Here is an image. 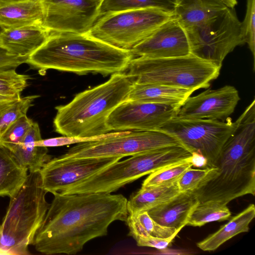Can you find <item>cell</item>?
Returning a JSON list of instances; mask_svg holds the SVG:
<instances>
[{
  "label": "cell",
  "mask_w": 255,
  "mask_h": 255,
  "mask_svg": "<svg viewBox=\"0 0 255 255\" xmlns=\"http://www.w3.org/2000/svg\"><path fill=\"white\" fill-rule=\"evenodd\" d=\"M28 170L0 144V197L12 196L24 182Z\"/></svg>",
  "instance_id": "cell-25"
},
{
  "label": "cell",
  "mask_w": 255,
  "mask_h": 255,
  "mask_svg": "<svg viewBox=\"0 0 255 255\" xmlns=\"http://www.w3.org/2000/svg\"><path fill=\"white\" fill-rule=\"evenodd\" d=\"M97 1H98V2L101 3V2L103 1V0H96Z\"/></svg>",
  "instance_id": "cell-42"
},
{
  "label": "cell",
  "mask_w": 255,
  "mask_h": 255,
  "mask_svg": "<svg viewBox=\"0 0 255 255\" xmlns=\"http://www.w3.org/2000/svg\"><path fill=\"white\" fill-rule=\"evenodd\" d=\"M174 16L173 13L153 8L111 13L100 16L87 34L117 48L130 51Z\"/></svg>",
  "instance_id": "cell-8"
},
{
  "label": "cell",
  "mask_w": 255,
  "mask_h": 255,
  "mask_svg": "<svg viewBox=\"0 0 255 255\" xmlns=\"http://www.w3.org/2000/svg\"><path fill=\"white\" fill-rule=\"evenodd\" d=\"M33 124L32 120L26 115L20 117L0 136V144L12 152L22 141Z\"/></svg>",
  "instance_id": "cell-30"
},
{
  "label": "cell",
  "mask_w": 255,
  "mask_h": 255,
  "mask_svg": "<svg viewBox=\"0 0 255 255\" xmlns=\"http://www.w3.org/2000/svg\"><path fill=\"white\" fill-rule=\"evenodd\" d=\"M42 25L50 32L86 34L100 17L101 3L96 0H39Z\"/></svg>",
  "instance_id": "cell-12"
},
{
  "label": "cell",
  "mask_w": 255,
  "mask_h": 255,
  "mask_svg": "<svg viewBox=\"0 0 255 255\" xmlns=\"http://www.w3.org/2000/svg\"><path fill=\"white\" fill-rule=\"evenodd\" d=\"M126 131L127 130L108 132L104 134L91 137H76L63 136L44 139H41L37 141L35 144L36 146L46 147L60 146L74 143L100 140L108 137L123 134L125 133Z\"/></svg>",
  "instance_id": "cell-34"
},
{
  "label": "cell",
  "mask_w": 255,
  "mask_h": 255,
  "mask_svg": "<svg viewBox=\"0 0 255 255\" xmlns=\"http://www.w3.org/2000/svg\"><path fill=\"white\" fill-rule=\"evenodd\" d=\"M28 58L11 55L0 47V71L16 70L20 65L26 63Z\"/></svg>",
  "instance_id": "cell-37"
},
{
  "label": "cell",
  "mask_w": 255,
  "mask_h": 255,
  "mask_svg": "<svg viewBox=\"0 0 255 255\" xmlns=\"http://www.w3.org/2000/svg\"><path fill=\"white\" fill-rule=\"evenodd\" d=\"M192 158L166 166L149 174L143 181L141 186H154L177 180L186 171L193 166Z\"/></svg>",
  "instance_id": "cell-29"
},
{
  "label": "cell",
  "mask_w": 255,
  "mask_h": 255,
  "mask_svg": "<svg viewBox=\"0 0 255 255\" xmlns=\"http://www.w3.org/2000/svg\"><path fill=\"white\" fill-rule=\"evenodd\" d=\"M182 145L162 147L130 156L78 181L58 192L62 194L115 192L138 178L166 166L191 158Z\"/></svg>",
  "instance_id": "cell-6"
},
{
  "label": "cell",
  "mask_w": 255,
  "mask_h": 255,
  "mask_svg": "<svg viewBox=\"0 0 255 255\" xmlns=\"http://www.w3.org/2000/svg\"><path fill=\"white\" fill-rule=\"evenodd\" d=\"M175 145H182L175 137L161 130H127L120 135L77 143L64 154L55 158L58 160L112 157L123 158Z\"/></svg>",
  "instance_id": "cell-11"
},
{
  "label": "cell",
  "mask_w": 255,
  "mask_h": 255,
  "mask_svg": "<svg viewBox=\"0 0 255 255\" xmlns=\"http://www.w3.org/2000/svg\"><path fill=\"white\" fill-rule=\"evenodd\" d=\"M30 78L28 75L17 73L16 70L0 71V96H20L28 86Z\"/></svg>",
  "instance_id": "cell-31"
},
{
  "label": "cell",
  "mask_w": 255,
  "mask_h": 255,
  "mask_svg": "<svg viewBox=\"0 0 255 255\" xmlns=\"http://www.w3.org/2000/svg\"><path fill=\"white\" fill-rule=\"evenodd\" d=\"M153 8L174 14L173 0H103L100 17L106 14L119 11Z\"/></svg>",
  "instance_id": "cell-27"
},
{
  "label": "cell",
  "mask_w": 255,
  "mask_h": 255,
  "mask_svg": "<svg viewBox=\"0 0 255 255\" xmlns=\"http://www.w3.org/2000/svg\"><path fill=\"white\" fill-rule=\"evenodd\" d=\"M174 14L183 27L199 23L226 8L222 0H173Z\"/></svg>",
  "instance_id": "cell-22"
},
{
  "label": "cell",
  "mask_w": 255,
  "mask_h": 255,
  "mask_svg": "<svg viewBox=\"0 0 255 255\" xmlns=\"http://www.w3.org/2000/svg\"><path fill=\"white\" fill-rule=\"evenodd\" d=\"M44 18L39 0L0 1V24L5 28L41 24Z\"/></svg>",
  "instance_id": "cell-19"
},
{
  "label": "cell",
  "mask_w": 255,
  "mask_h": 255,
  "mask_svg": "<svg viewBox=\"0 0 255 255\" xmlns=\"http://www.w3.org/2000/svg\"><path fill=\"white\" fill-rule=\"evenodd\" d=\"M39 95H30L20 98L0 117V136L7 128L20 117L26 115L34 100Z\"/></svg>",
  "instance_id": "cell-32"
},
{
  "label": "cell",
  "mask_w": 255,
  "mask_h": 255,
  "mask_svg": "<svg viewBox=\"0 0 255 255\" xmlns=\"http://www.w3.org/2000/svg\"><path fill=\"white\" fill-rule=\"evenodd\" d=\"M194 92L188 89L158 84L132 83L127 100L180 107Z\"/></svg>",
  "instance_id": "cell-20"
},
{
  "label": "cell",
  "mask_w": 255,
  "mask_h": 255,
  "mask_svg": "<svg viewBox=\"0 0 255 255\" xmlns=\"http://www.w3.org/2000/svg\"><path fill=\"white\" fill-rule=\"evenodd\" d=\"M241 115L235 121L194 119L177 116L164 124L159 130L175 137L192 154L197 153L212 167L226 141L238 127Z\"/></svg>",
  "instance_id": "cell-10"
},
{
  "label": "cell",
  "mask_w": 255,
  "mask_h": 255,
  "mask_svg": "<svg viewBox=\"0 0 255 255\" xmlns=\"http://www.w3.org/2000/svg\"><path fill=\"white\" fill-rule=\"evenodd\" d=\"M184 28L191 53L220 68L228 54L246 44L235 8L227 7L213 17Z\"/></svg>",
  "instance_id": "cell-9"
},
{
  "label": "cell",
  "mask_w": 255,
  "mask_h": 255,
  "mask_svg": "<svg viewBox=\"0 0 255 255\" xmlns=\"http://www.w3.org/2000/svg\"><path fill=\"white\" fill-rule=\"evenodd\" d=\"M180 193L177 180L157 185L142 187L127 202L128 215H134L162 204Z\"/></svg>",
  "instance_id": "cell-21"
},
{
  "label": "cell",
  "mask_w": 255,
  "mask_h": 255,
  "mask_svg": "<svg viewBox=\"0 0 255 255\" xmlns=\"http://www.w3.org/2000/svg\"><path fill=\"white\" fill-rule=\"evenodd\" d=\"M134 57L88 34L50 32L45 43L29 56L26 63L41 73L48 69L83 75L123 72Z\"/></svg>",
  "instance_id": "cell-3"
},
{
  "label": "cell",
  "mask_w": 255,
  "mask_h": 255,
  "mask_svg": "<svg viewBox=\"0 0 255 255\" xmlns=\"http://www.w3.org/2000/svg\"><path fill=\"white\" fill-rule=\"evenodd\" d=\"M40 170L28 171L23 185L11 197L0 228V248L10 255H26L33 244L50 204Z\"/></svg>",
  "instance_id": "cell-5"
},
{
  "label": "cell",
  "mask_w": 255,
  "mask_h": 255,
  "mask_svg": "<svg viewBox=\"0 0 255 255\" xmlns=\"http://www.w3.org/2000/svg\"><path fill=\"white\" fill-rule=\"evenodd\" d=\"M41 139L39 125L33 122L22 141L12 151L16 159L29 171L40 170L51 159L47 147L36 145V142Z\"/></svg>",
  "instance_id": "cell-24"
},
{
  "label": "cell",
  "mask_w": 255,
  "mask_h": 255,
  "mask_svg": "<svg viewBox=\"0 0 255 255\" xmlns=\"http://www.w3.org/2000/svg\"><path fill=\"white\" fill-rule=\"evenodd\" d=\"M242 33L251 51L254 59L255 69V0H247V9L244 20L241 22Z\"/></svg>",
  "instance_id": "cell-33"
},
{
  "label": "cell",
  "mask_w": 255,
  "mask_h": 255,
  "mask_svg": "<svg viewBox=\"0 0 255 255\" xmlns=\"http://www.w3.org/2000/svg\"><path fill=\"white\" fill-rule=\"evenodd\" d=\"M6 0H0V1Z\"/></svg>",
  "instance_id": "cell-43"
},
{
  "label": "cell",
  "mask_w": 255,
  "mask_h": 255,
  "mask_svg": "<svg viewBox=\"0 0 255 255\" xmlns=\"http://www.w3.org/2000/svg\"><path fill=\"white\" fill-rule=\"evenodd\" d=\"M240 100L238 90L232 86L208 89L189 97L180 107L177 117L224 121L233 113Z\"/></svg>",
  "instance_id": "cell-15"
},
{
  "label": "cell",
  "mask_w": 255,
  "mask_h": 255,
  "mask_svg": "<svg viewBox=\"0 0 255 255\" xmlns=\"http://www.w3.org/2000/svg\"><path fill=\"white\" fill-rule=\"evenodd\" d=\"M223 145L212 167L192 192L199 202L227 205L248 194L255 195V100Z\"/></svg>",
  "instance_id": "cell-2"
},
{
  "label": "cell",
  "mask_w": 255,
  "mask_h": 255,
  "mask_svg": "<svg viewBox=\"0 0 255 255\" xmlns=\"http://www.w3.org/2000/svg\"><path fill=\"white\" fill-rule=\"evenodd\" d=\"M180 108L127 100L112 112L107 125L110 131L159 130L166 122L177 116Z\"/></svg>",
  "instance_id": "cell-13"
},
{
  "label": "cell",
  "mask_w": 255,
  "mask_h": 255,
  "mask_svg": "<svg viewBox=\"0 0 255 255\" xmlns=\"http://www.w3.org/2000/svg\"><path fill=\"white\" fill-rule=\"evenodd\" d=\"M220 68L192 54L163 58L133 57L123 71L132 83H154L188 89H206Z\"/></svg>",
  "instance_id": "cell-7"
},
{
  "label": "cell",
  "mask_w": 255,
  "mask_h": 255,
  "mask_svg": "<svg viewBox=\"0 0 255 255\" xmlns=\"http://www.w3.org/2000/svg\"><path fill=\"white\" fill-rule=\"evenodd\" d=\"M126 222L129 229L128 235L132 238L135 236H152L167 238L177 231L181 230L158 224L150 217L147 211L128 215Z\"/></svg>",
  "instance_id": "cell-26"
},
{
  "label": "cell",
  "mask_w": 255,
  "mask_h": 255,
  "mask_svg": "<svg viewBox=\"0 0 255 255\" xmlns=\"http://www.w3.org/2000/svg\"><path fill=\"white\" fill-rule=\"evenodd\" d=\"M130 52L133 56L151 58L191 54L185 30L175 16L162 23Z\"/></svg>",
  "instance_id": "cell-16"
},
{
  "label": "cell",
  "mask_w": 255,
  "mask_h": 255,
  "mask_svg": "<svg viewBox=\"0 0 255 255\" xmlns=\"http://www.w3.org/2000/svg\"><path fill=\"white\" fill-rule=\"evenodd\" d=\"M121 157L83 158L47 161L40 169L42 186L53 194L66 189L92 174L119 161Z\"/></svg>",
  "instance_id": "cell-14"
},
{
  "label": "cell",
  "mask_w": 255,
  "mask_h": 255,
  "mask_svg": "<svg viewBox=\"0 0 255 255\" xmlns=\"http://www.w3.org/2000/svg\"><path fill=\"white\" fill-rule=\"evenodd\" d=\"M225 4L231 8H234L237 4V0H222Z\"/></svg>",
  "instance_id": "cell-39"
},
{
  "label": "cell",
  "mask_w": 255,
  "mask_h": 255,
  "mask_svg": "<svg viewBox=\"0 0 255 255\" xmlns=\"http://www.w3.org/2000/svg\"><path fill=\"white\" fill-rule=\"evenodd\" d=\"M5 29V28L3 26L0 24V35L2 33Z\"/></svg>",
  "instance_id": "cell-41"
},
{
  "label": "cell",
  "mask_w": 255,
  "mask_h": 255,
  "mask_svg": "<svg viewBox=\"0 0 255 255\" xmlns=\"http://www.w3.org/2000/svg\"><path fill=\"white\" fill-rule=\"evenodd\" d=\"M132 82L124 72L112 74L106 82L77 94L68 104L55 107V131L63 136L91 137L110 131L108 117L127 101Z\"/></svg>",
  "instance_id": "cell-4"
},
{
  "label": "cell",
  "mask_w": 255,
  "mask_h": 255,
  "mask_svg": "<svg viewBox=\"0 0 255 255\" xmlns=\"http://www.w3.org/2000/svg\"><path fill=\"white\" fill-rule=\"evenodd\" d=\"M50 34L41 24L5 28L0 35V47L11 55L29 57L45 43Z\"/></svg>",
  "instance_id": "cell-17"
},
{
  "label": "cell",
  "mask_w": 255,
  "mask_h": 255,
  "mask_svg": "<svg viewBox=\"0 0 255 255\" xmlns=\"http://www.w3.org/2000/svg\"><path fill=\"white\" fill-rule=\"evenodd\" d=\"M199 201L192 192H180L168 201L147 211L158 224L176 229L187 225Z\"/></svg>",
  "instance_id": "cell-18"
},
{
  "label": "cell",
  "mask_w": 255,
  "mask_h": 255,
  "mask_svg": "<svg viewBox=\"0 0 255 255\" xmlns=\"http://www.w3.org/2000/svg\"><path fill=\"white\" fill-rule=\"evenodd\" d=\"M20 98V96L14 97L0 96V117Z\"/></svg>",
  "instance_id": "cell-38"
},
{
  "label": "cell",
  "mask_w": 255,
  "mask_h": 255,
  "mask_svg": "<svg viewBox=\"0 0 255 255\" xmlns=\"http://www.w3.org/2000/svg\"><path fill=\"white\" fill-rule=\"evenodd\" d=\"M231 215L226 204L213 201L199 202L191 213L187 225L201 227L210 222L228 220Z\"/></svg>",
  "instance_id": "cell-28"
},
{
  "label": "cell",
  "mask_w": 255,
  "mask_h": 255,
  "mask_svg": "<svg viewBox=\"0 0 255 255\" xmlns=\"http://www.w3.org/2000/svg\"><path fill=\"white\" fill-rule=\"evenodd\" d=\"M210 167L193 169L186 171L177 180L180 192H192L196 190L210 170Z\"/></svg>",
  "instance_id": "cell-35"
},
{
  "label": "cell",
  "mask_w": 255,
  "mask_h": 255,
  "mask_svg": "<svg viewBox=\"0 0 255 255\" xmlns=\"http://www.w3.org/2000/svg\"></svg>",
  "instance_id": "cell-44"
},
{
  "label": "cell",
  "mask_w": 255,
  "mask_h": 255,
  "mask_svg": "<svg viewBox=\"0 0 255 255\" xmlns=\"http://www.w3.org/2000/svg\"><path fill=\"white\" fill-rule=\"evenodd\" d=\"M0 255H10L8 253L0 248Z\"/></svg>",
  "instance_id": "cell-40"
},
{
  "label": "cell",
  "mask_w": 255,
  "mask_h": 255,
  "mask_svg": "<svg viewBox=\"0 0 255 255\" xmlns=\"http://www.w3.org/2000/svg\"><path fill=\"white\" fill-rule=\"evenodd\" d=\"M180 230L167 238H161L152 236H135L133 238L139 247H147L159 250L166 249L176 237Z\"/></svg>",
  "instance_id": "cell-36"
},
{
  "label": "cell",
  "mask_w": 255,
  "mask_h": 255,
  "mask_svg": "<svg viewBox=\"0 0 255 255\" xmlns=\"http://www.w3.org/2000/svg\"><path fill=\"white\" fill-rule=\"evenodd\" d=\"M33 245L45 255H76L90 241L106 236L116 221H125L128 199L111 193L53 194Z\"/></svg>",
  "instance_id": "cell-1"
},
{
  "label": "cell",
  "mask_w": 255,
  "mask_h": 255,
  "mask_svg": "<svg viewBox=\"0 0 255 255\" xmlns=\"http://www.w3.org/2000/svg\"><path fill=\"white\" fill-rule=\"evenodd\" d=\"M255 217V206L250 204L245 209L232 218L219 230L197 243L204 251H214L222 244L237 235L248 232L249 225Z\"/></svg>",
  "instance_id": "cell-23"
}]
</instances>
